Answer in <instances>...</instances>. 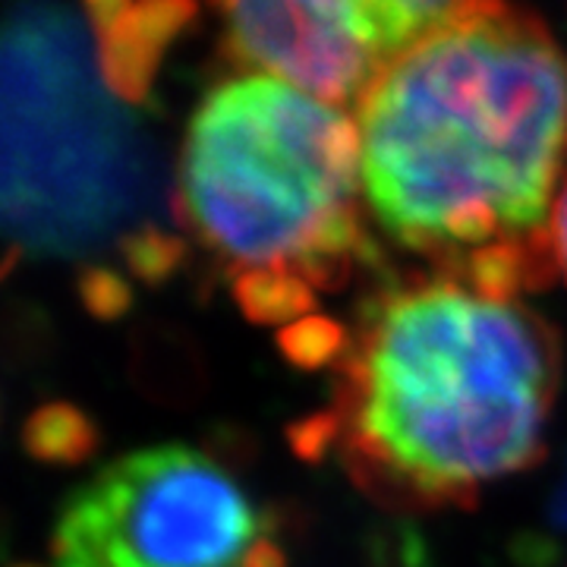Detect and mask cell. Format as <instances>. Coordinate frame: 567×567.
Instances as JSON below:
<instances>
[{"label":"cell","instance_id":"8992f818","mask_svg":"<svg viewBox=\"0 0 567 567\" xmlns=\"http://www.w3.org/2000/svg\"><path fill=\"white\" fill-rule=\"evenodd\" d=\"M234 61L338 107H357L394 63L357 0H218Z\"/></svg>","mask_w":567,"mask_h":567},{"label":"cell","instance_id":"ba28073f","mask_svg":"<svg viewBox=\"0 0 567 567\" xmlns=\"http://www.w3.org/2000/svg\"><path fill=\"white\" fill-rule=\"evenodd\" d=\"M365 17L379 29L391 58L398 61L413 44L442 32L451 22L464 20L488 0H357Z\"/></svg>","mask_w":567,"mask_h":567},{"label":"cell","instance_id":"7a4b0ae2","mask_svg":"<svg viewBox=\"0 0 567 567\" xmlns=\"http://www.w3.org/2000/svg\"><path fill=\"white\" fill-rule=\"evenodd\" d=\"M558 341L520 297L435 275L379 293L338 365L322 442L406 507L470 505L546 451Z\"/></svg>","mask_w":567,"mask_h":567},{"label":"cell","instance_id":"30bf717a","mask_svg":"<svg viewBox=\"0 0 567 567\" xmlns=\"http://www.w3.org/2000/svg\"><path fill=\"white\" fill-rule=\"evenodd\" d=\"M548 244L555 256V268L565 275L567 281V183L561 186L555 208H551V221H548Z\"/></svg>","mask_w":567,"mask_h":567},{"label":"cell","instance_id":"3957f363","mask_svg":"<svg viewBox=\"0 0 567 567\" xmlns=\"http://www.w3.org/2000/svg\"><path fill=\"white\" fill-rule=\"evenodd\" d=\"M0 203L32 259H123L162 227L158 152L107 82L99 39L66 0H10L0 51Z\"/></svg>","mask_w":567,"mask_h":567},{"label":"cell","instance_id":"277c9868","mask_svg":"<svg viewBox=\"0 0 567 567\" xmlns=\"http://www.w3.org/2000/svg\"><path fill=\"white\" fill-rule=\"evenodd\" d=\"M363 203L357 121L278 76L221 82L186 126L174 212L234 281L347 284L379 256Z\"/></svg>","mask_w":567,"mask_h":567},{"label":"cell","instance_id":"9c48e42d","mask_svg":"<svg viewBox=\"0 0 567 567\" xmlns=\"http://www.w3.org/2000/svg\"><path fill=\"white\" fill-rule=\"evenodd\" d=\"M29 451L41 461H82L95 445V429L73 406H48L25 429Z\"/></svg>","mask_w":567,"mask_h":567},{"label":"cell","instance_id":"6da1fadb","mask_svg":"<svg viewBox=\"0 0 567 567\" xmlns=\"http://www.w3.org/2000/svg\"><path fill=\"white\" fill-rule=\"evenodd\" d=\"M357 126L365 205L394 244L502 297L551 281L567 58L536 13L488 0L413 44Z\"/></svg>","mask_w":567,"mask_h":567},{"label":"cell","instance_id":"52a82bcc","mask_svg":"<svg viewBox=\"0 0 567 567\" xmlns=\"http://www.w3.org/2000/svg\"><path fill=\"white\" fill-rule=\"evenodd\" d=\"M193 17V0H133L117 20L92 29L102 51V66L114 92L126 102H142L167 41Z\"/></svg>","mask_w":567,"mask_h":567},{"label":"cell","instance_id":"8fae6325","mask_svg":"<svg viewBox=\"0 0 567 567\" xmlns=\"http://www.w3.org/2000/svg\"><path fill=\"white\" fill-rule=\"evenodd\" d=\"M548 524L558 533H567V466L561 483L555 486V495H551V507H548Z\"/></svg>","mask_w":567,"mask_h":567},{"label":"cell","instance_id":"5b68a950","mask_svg":"<svg viewBox=\"0 0 567 567\" xmlns=\"http://www.w3.org/2000/svg\"><path fill=\"white\" fill-rule=\"evenodd\" d=\"M58 567H284L275 520L215 457L133 451L73 492L54 529Z\"/></svg>","mask_w":567,"mask_h":567}]
</instances>
